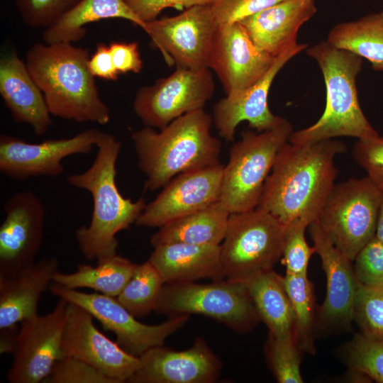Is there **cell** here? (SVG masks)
Segmentation results:
<instances>
[{
	"instance_id": "obj_45",
	"label": "cell",
	"mask_w": 383,
	"mask_h": 383,
	"mask_svg": "<svg viewBox=\"0 0 383 383\" xmlns=\"http://www.w3.org/2000/svg\"><path fill=\"white\" fill-rule=\"evenodd\" d=\"M0 338V352L1 353H13L18 336L19 329L17 324L1 328Z\"/></svg>"
},
{
	"instance_id": "obj_14",
	"label": "cell",
	"mask_w": 383,
	"mask_h": 383,
	"mask_svg": "<svg viewBox=\"0 0 383 383\" xmlns=\"http://www.w3.org/2000/svg\"><path fill=\"white\" fill-rule=\"evenodd\" d=\"M104 133L97 128H89L69 138L48 139L39 143H29L2 134L0 171L11 179L21 181L33 177L60 176L65 170L62 161L65 157L89 153Z\"/></svg>"
},
{
	"instance_id": "obj_13",
	"label": "cell",
	"mask_w": 383,
	"mask_h": 383,
	"mask_svg": "<svg viewBox=\"0 0 383 383\" xmlns=\"http://www.w3.org/2000/svg\"><path fill=\"white\" fill-rule=\"evenodd\" d=\"M69 302L60 298L48 313L21 322L13 360L6 374L10 383L43 382L62 357V340Z\"/></svg>"
},
{
	"instance_id": "obj_21",
	"label": "cell",
	"mask_w": 383,
	"mask_h": 383,
	"mask_svg": "<svg viewBox=\"0 0 383 383\" xmlns=\"http://www.w3.org/2000/svg\"><path fill=\"white\" fill-rule=\"evenodd\" d=\"M316 11V0H282L239 23L258 47L277 57L297 44L299 30Z\"/></svg>"
},
{
	"instance_id": "obj_30",
	"label": "cell",
	"mask_w": 383,
	"mask_h": 383,
	"mask_svg": "<svg viewBox=\"0 0 383 383\" xmlns=\"http://www.w3.org/2000/svg\"><path fill=\"white\" fill-rule=\"evenodd\" d=\"M327 40L366 59L374 70L383 71V10L335 25Z\"/></svg>"
},
{
	"instance_id": "obj_41",
	"label": "cell",
	"mask_w": 383,
	"mask_h": 383,
	"mask_svg": "<svg viewBox=\"0 0 383 383\" xmlns=\"http://www.w3.org/2000/svg\"><path fill=\"white\" fill-rule=\"evenodd\" d=\"M352 155L367 172V177L383 192V135L358 139Z\"/></svg>"
},
{
	"instance_id": "obj_8",
	"label": "cell",
	"mask_w": 383,
	"mask_h": 383,
	"mask_svg": "<svg viewBox=\"0 0 383 383\" xmlns=\"http://www.w3.org/2000/svg\"><path fill=\"white\" fill-rule=\"evenodd\" d=\"M383 192L367 176L334 184L316 219L351 261L374 236Z\"/></svg>"
},
{
	"instance_id": "obj_33",
	"label": "cell",
	"mask_w": 383,
	"mask_h": 383,
	"mask_svg": "<svg viewBox=\"0 0 383 383\" xmlns=\"http://www.w3.org/2000/svg\"><path fill=\"white\" fill-rule=\"evenodd\" d=\"M354 318L363 335L383 339V286L366 287L358 282Z\"/></svg>"
},
{
	"instance_id": "obj_18",
	"label": "cell",
	"mask_w": 383,
	"mask_h": 383,
	"mask_svg": "<svg viewBox=\"0 0 383 383\" xmlns=\"http://www.w3.org/2000/svg\"><path fill=\"white\" fill-rule=\"evenodd\" d=\"M223 167L219 163L177 175L146 204L135 224L160 228L220 200Z\"/></svg>"
},
{
	"instance_id": "obj_10",
	"label": "cell",
	"mask_w": 383,
	"mask_h": 383,
	"mask_svg": "<svg viewBox=\"0 0 383 383\" xmlns=\"http://www.w3.org/2000/svg\"><path fill=\"white\" fill-rule=\"evenodd\" d=\"M215 90L212 72L177 67L152 85L139 88L133 108L145 126L162 129L178 117L204 109Z\"/></svg>"
},
{
	"instance_id": "obj_24",
	"label": "cell",
	"mask_w": 383,
	"mask_h": 383,
	"mask_svg": "<svg viewBox=\"0 0 383 383\" xmlns=\"http://www.w3.org/2000/svg\"><path fill=\"white\" fill-rule=\"evenodd\" d=\"M59 260L42 259L10 276H0V329L38 313L39 300L53 282Z\"/></svg>"
},
{
	"instance_id": "obj_19",
	"label": "cell",
	"mask_w": 383,
	"mask_h": 383,
	"mask_svg": "<svg viewBox=\"0 0 383 383\" xmlns=\"http://www.w3.org/2000/svg\"><path fill=\"white\" fill-rule=\"evenodd\" d=\"M308 48L297 43L283 52L274 61L266 74L252 86L227 94L213 108V123L220 137L233 141L238 126L248 121L257 131L269 130L276 126L282 117L274 115L268 107L270 89L279 70L294 56Z\"/></svg>"
},
{
	"instance_id": "obj_32",
	"label": "cell",
	"mask_w": 383,
	"mask_h": 383,
	"mask_svg": "<svg viewBox=\"0 0 383 383\" xmlns=\"http://www.w3.org/2000/svg\"><path fill=\"white\" fill-rule=\"evenodd\" d=\"M284 284L294 313V335L296 341L306 344L312 322L313 299L307 274L286 273Z\"/></svg>"
},
{
	"instance_id": "obj_16",
	"label": "cell",
	"mask_w": 383,
	"mask_h": 383,
	"mask_svg": "<svg viewBox=\"0 0 383 383\" xmlns=\"http://www.w3.org/2000/svg\"><path fill=\"white\" fill-rule=\"evenodd\" d=\"M85 309L68 304L62 340V357L70 356L94 366L116 383L128 382L140 366L138 357L124 350L94 324Z\"/></svg>"
},
{
	"instance_id": "obj_43",
	"label": "cell",
	"mask_w": 383,
	"mask_h": 383,
	"mask_svg": "<svg viewBox=\"0 0 383 383\" xmlns=\"http://www.w3.org/2000/svg\"><path fill=\"white\" fill-rule=\"evenodd\" d=\"M109 48L113 65L121 74L139 73L143 68L137 42H111Z\"/></svg>"
},
{
	"instance_id": "obj_46",
	"label": "cell",
	"mask_w": 383,
	"mask_h": 383,
	"mask_svg": "<svg viewBox=\"0 0 383 383\" xmlns=\"http://www.w3.org/2000/svg\"><path fill=\"white\" fill-rule=\"evenodd\" d=\"M374 235L383 244V199L378 213Z\"/></svg>"
},
{
	"instance_id": "obj_3",
	"label": "cell",
	"mask_w": 383,
	"mask_h": 383,
	"mask_svg": "<svg viewBox=\"0 0 383 383\" xmlns=\"http://www.w3.org/2000/svg\"><path fill=\"white\" fill-rule=\"evenodd\" d=\"M89 58L87 48L71 43H36L28 50L26 64L51 115L105 125L111 113L89 71Z\"/></svg>"
},
{
	"instance_id": "obj_1",
	"label": "cell",
	"mask_w": 383,
	"mask_h": 383,
	"mask_svg": "<svg viewBox=\"0 0 383 383\" xmlns=\"http://www.w3.org/2000/svg\"><path fill=\"white\" fill-rule=\"evenodd\" d=\"M346 145L328 139L301 145L289 142L279 152L257 206L289 226L316 221L334 186L335 157Z\"/></svg>"
},
{
	"instance_id": "obj_22",
	"label": "cell",
	"mask_w": 383,
	"mask_h": 383,
	"mask_svg": "<svg viewBox=\"0 0 383 383\" xmlns=\"http://www.w3.org/2000/svg\"><path fill=\"white\" fill-rule=\"evenodd\" d=\"M313 248L321 260L327 281L322 312L328 320L348 323L354 318L358 288L351 260L324 233L316 221L309 226Z\"/></svg>"
},
{
	"instance_id": "obj_15",
	"label": "cell",
	"mask_w": 383,
	"mask_h": 383,
	"mask_svg": "<svg viewBox=\"0 0 383 383\" xmlns=\"http://www.w3.org/2000/svg\"><path fill=\"white\" fill-rule=\"evenodd\" d=\"M0 226V276L34 263L41 247L46 210L31 190L16 192L6 202Z\"/></svg>"
},
{
	"instance_id": "obj_36",
	"label": "cell",
	"mask_w": 383,
	"mask_h": 383,
	"mask_svg": "<svg viewBox=\"0 0 383 383\" xmlns=\"http://www.w3.org/2000/svg\"><path fill=\"white\" fill-rule=\"evenodd\" d=\"M296 343L294 336L276 338L270 335V362L274 374L280 383L303 382Z\"/></svg>"
},
{
	"instance_id": "obj_29",
	"label": "cell",
	"mask_w": 383,
	"mask_h": 383,
	"mask_svg": "<svg viewBox=\"0 0 383 383\" xmlns=\"http://www.w3.org/2000/svg\"><path fill=\"white\" fill-rule=\"evenodd\" d=\"M137 265L117 254L97 260L96 266L80 264L71 273L57 271L52 283L77 289L88 288L116 297L132 277Z\"/></svg>"
},
{
	"instance_id": "obj_17",
	"label": "cell",
	"mask_w": 383,
	"mask_h": 383,
	"mask_svg": "<svg viewBox=\"0 0 383 383\" xmlns=\"http://www.w3.org/2000/svg\"><path fill=\"white\" fill-rule=\"evenodd\" d=\"M275 57L258 47L243 26L237 22L216 30L207 68L215 72L227 95L260 81Z\"/></svg>"
},
{
	"instance_id": "obj_2",
	"label": "cell",
	"mask_w": 383,
	"mask_h": 383,
	"mask_svg": "<svg viewBox=\"0 0 383 383\" xmlns=\"http://www.w3.org/2000/svg\"><path fill=\"white\" fill-rule=\"evenodd\" d=\"M96 148L91 165L67 179L71 186L87 191L93 200L89 224L80 226L75 232L79 248L89 260L116 255L117 233L135 223L146 206L143 197L133 201L125 198L118 189L116 177L120 141L105 133Z\"/></svg>"
},
{
	"instance_id": "obj_26",
	"label": "cell",
	"mask_w": 383,
	"mask_h": 383,
	"mask_svg": "<svg viewBox=\"0 0 383 383\" xmlns=\"http://www.w3.org/2000/svg\"><path fill=\"white\" fill-rule=\"evenodd\" d=\"M230 212L218 200L212 204L171 221L159 228L150 243L220 245L227 229Z\"/></svg>"
},
{
	"instance_id": "obj_23",
	"label": "cell",
	"mask_w": 383,
	"mask_h": 383,
	"mask_svg": "<svg viewBox=\"0 0 383 383\" xmlns=\"http://www.w3.org/2000/svg\"><path fill=\"white\" fill-rule=\"evenodd\" d=\"M0 94L13 120L28 124L37 135L52 124L43 92L16 52L0 60Z\"/></svg>"
},
{
	"instance_id": "obj_12",
	"label": "cell",
	"mask_w": 383,
	"mask_h": 383,
	"mask_svg": "<svg viewBox=\"0 0 383 383\" xmlns=\"http://www.w3.org/2000/svg\"><path fill=\"white\" fill-rule=\"evenodd\" d=\"M169 65L194 70L207 68L217 26L211 5L195 6L181 13L145 23L143 29Z\"/></svg>"
},
{
	"instance_id": "obj_39",
	"label": "cell",
	"mask_w": 383,
	"mask_h": 383,
	"mask_svg": "<svg viewBox=\"0 0 383 383\" xmlns=\"http://www.w3.org/2000/svg\"><path fill=\"white\" fill-rule=\"evenodd\" d=\"M354 261L355 274L360 284L383 286V244L375 235L359 251Z\"/></svg>"
},
{
	"instance_id": "obj_7",
	"label": "cell",
	"mask_w": 383,
	"mask_h": 383,
	"mask_svg": "<svg viewBox=\"0 0 383 383\" xmlns=\"http://www.w3.org/2000/svg\"><path fill=\"white\" fill-rule=\"evenodd\" d=\"M287 226L257 207L231 213L220 245L226 279L245 282L272 270L282 255Z\"/></svg>"
},
{
	"instance_id": "obj_20",
	"label": "cell",
	"mask_w": 383,
	"mask_h": 383,
	"mask_svg": "<svg viewBox=\"0 0 383 383\" xmlns=\"http://www.w3.org/2000/svg\"><path fill=\"white\" fill-rule=\"evenodd\" d=\"M138 357L140 366L128 382L211 383L217 379L221 368L220 360L201 338L187 350H174L162 345Z\"/></svg>"
},
{
	"instance_id": "obj_9",
	"label": "cell",
	"mask_w": 383,
	"mask_h": 383,
	"mask_svg": "<svg viewBox=\"0 0 383 383\" xmlns=\"http://www.w3.org/2000/svg\"><path fill=\"white\" fill-rule=\"evenodd\" d=\"M155 311L170 317L201 314L237 331L248 328L258 315L244 282L165 283Z\"/></svg>"
},
{
	"instance_id": "obj_28",
	"label": "cell",
	"mask_w": 383,
	"mask_h": 383,
	"mask_svg": "<svg viewBox=\"0 0 383 383\" xmlns=\"http://www.w3.org/2000/svg\"><path fill=\"white\" fill-rule=\"evenodd\" d=\"M244 283L257 313L267 325L270 335L276 338L294 336V313L284 277L270 270Z\"/></svg>"
},
{
	"instance_id": "obj_44",
	"label": "cell",
	"mask_w": 383,
	"mask_h": 383,
	"mask_svg": "<svg viewBox=\"0 0 383 383\" xmlns=\"http://www.w3.org/2000/svg\"><path fill=\"white\" fill-rule=\"evenodd\" d=\"M88 67L94 77L102 79L116 81L120 74L113 65L109 45L104 43H97L94 53L88 61Z\"/></svg>"
},
{
	"instance_id": "obj_27",
	"label": "cell",
	"mask_w": 383,
	"mask_h": 383,
	"mask_svg": "<svg viewBox=\"0 0 383 383\" xmlns=\"http://www.w3.org/2000/svg\"><path fill=\"white\" fill-rule=\"evenodd\" d=\"M113 18L128 20L143 29L145 26L124 0H81L55 23L45 28L43 40L46 44L77 42L84 37L87 24Z\"/></svg>"
},
{
	"instance_id": "obj_38",
	"label": "cell",
	"mask_w": 383,
	"mask_h": 383,
	"mask_svg": "<svg viewBox=\"0 0 383 383\" xmlns=\"http://www.w3.org/2000/svg\"><path fill=\"white\" fill-rule=\"evenodd\" d=\"M43 383H116L100 370L79 359L64 356L56 361Z\"/></svg>"
},
{
	"instance_id": "obj_42",
	"label": "cell",
	"mask_w": 383,
	"mask_h": 383,
	"mask_svg": "<svg viewBox=\"0 0 383 383\" xmlns=\"http://www.w3.org/2000/svg\"><path fill=\"white\" fill-rule=\"evenodd\" d=\"M130 9L143 23L152 21L165 9H189L211 4L213 0H124Z\"/></svg>"
},
{
	"instance_id": "obj_34",
	"label": "cell",
	"mask_w": 383,
	"mask_h": 383,
	"mask_svg": "<svg viewBox=\"0 0 383 383\" xmlns=\"http://www.w3.org/2000/svg\"><path fill=\"white\" fill-rule=\"evenodd\" d=\"M348 353L353 371L383 383V339L358 335L351 342Z\"/></svg>"
},
{
	"instance_id": "obj_5",
	"label": "cell",
	"mask_w": 383,
	"mask_h": 383,
	"mask_svg": "<svg viewBox=\"0 0 383 383\" xmlns=\"http://www.w3.org/2000/svg\"><path fill=\"white\" fill-rule=\"evenodd\" d=\"M306 50L321 70L326 85V107L315 123L293 131L289 142L301 145L341 136L369 139L379 135L359 102L356 81L362 67V58L327 40Z\"/></svg>"
},
{
	"instance_id": "obj_25",
	"label": "cell",
	"mask_w": 383,
	"mask_h": 383,
	"mask_svg": "<svg viewBox=\"0 0 383 383\" xmlns=\"http://www.w3.org/2000/svg\"><path fill=\"white\" fill-rule=\"evenodd\" d=\"M220 245L167 243L154 247L148 260L165 283L194 282L201 279L219 281L225 277Z\"/></svg>"
},
{
	"instance_id": "obj_11",
	"label": "cell",
	"mask_w": 383,
	"mask_h": 383,
	"mask_svg": "<svg viewBox=\"0 0 383 383\" xmlns=\"http://www.w3.org/2000/svg\"><path fill=\"white\" fill-rule=\"evenodd\" d=\"M52 293L87 310L102 326L113 332L116 343L129 354L139 357L151 348L162 345L166 339L184 326L189 315L170 317L166 321L148 325L138 321L116 297L101 293H85L52 283Z\"/></svg>"
},
{
	"instance_id": "obj_31",
	"label": "cell",
	"mask_w": 383,
	"mask_h": 383,
	"mask_svg": "<svg viewBox=\"0 0 383 383\" xmlns=\"http://www.w3.org/2000/svg\"><path fill=\"white\" fill-rule=\"evenodd\" d=\"M165 284L158 270L148 260L137 265L132 277L116 298L135 317H144L155 311Z\"/></svg>"
},
{
	"instance_id": "obj_37",
	"label": "cell",
	"mask_w": 383,
	"mask_h": 383,
	"mask_svg": "<svg viewBox=\"0 0 383 383\" xmlns=\"http://www.w3.org/2000/svg\"><path fill=\"white\" fill-rule=\"evenodd\" d=\"M309 225L306 221L299 220L287 226L282 255L286 273L307 274L310 257L315 252L314 248H311L305 238V231Z\"/></svg>"
},
{
	"instance_id": "obj_35",
	"label": "cell",
	"mask_w": 383,
	"mask_h": 383,
	"mask_svg": "<svg viewBox=\"0 0 383 383\" xmlns=\"http://www.w3.org/2000/svg\"><path fill=\"white\" fill-rule=\"evenodd\" d=\"M81 0H15L23 21L32 28H47Z\"/></svg>"
},
{
	"instance_id": "obj_4",
	"label": "cell",
	"mask_w": 383,
	"mask_h": 383,
	"mask_svg": "<svg viewBox=\"0 0 383 383\" xmlns=\"http://www.w3.org/2000/svg\"><path fill=\"white\" fill-rule=\"evenodd\" d=\"M212 116L204 109L185 113L162 129L132 133L145 190L162 188L177 175L219 164L221 144L212 135Z\"/></svg>"
},
{
	"instance_id": "obj_6",
	"label": "cell",
	"mask_w": 383,
	"mask_h": 383,
	"mask_svg": "<svg viewBox=\"0 0 383 383\" xmlns=\"http://www.w3.org/2000/svg\"><path fill=\"white\" fill-rule=\"evenodd\" d=\"M293 132L284 118L264 131H247L230 149L223 167L220 201L230 213L257 207L276 157Z\"/></svg>"
},
{
	"instance_id": "obj_40",
	"label": "cell",
	"mask_w": 383,
	"mask_h": 383,
	"mask_svg": "<svg viewBox=\"0 0 383 383\" xmlns=\"http://www.w3.org/2000/svg\"><path fill=\"white\" fill-rule=\"evenodd\" d=\"M282 0H213L211 5L217 29L228 27Z\"/></svg>"
}]
</instances>
